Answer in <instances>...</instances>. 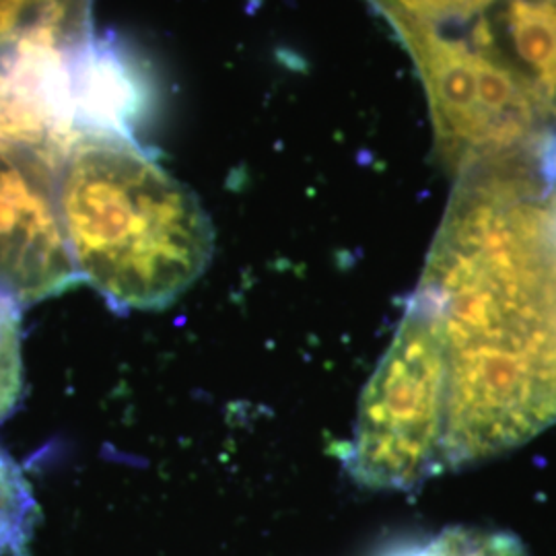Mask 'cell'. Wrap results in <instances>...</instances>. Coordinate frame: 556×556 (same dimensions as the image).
<instances>
[{
    "label": "cell",
    "instance_id": "4",
    "mask_svg": "<svg viewBox=\"0 0 556 556\" xmlns=\"http://www.w3.org/2000/svg\"><path fill=\"white\" fill-rule=\"evenodd\" d=\"M79 43L34 34L0 50V142L59 165L79 139L71 100V56Z\"/></svg>",
    "mask_w": 556,
    "mask_h": 556
},
{
    "label": "cell",
    "instance_id": "3",
    "mask_svg": "<svg viewBox=\"0 0 556 556\" xmlns=\"http://www.w3.org/2000/svg\"><path fill=\"white\" fill-rule=\"evenodd\" d=\"M77 280L60 223L56 165L0 142V298L34 305Z\"/></svg>",
    "mask_w": 556,
    "mask_h": 556
},
{
    "label": "cell",
    "instance_id": "6",
    "mask_svg": "<svg viewBox=\"0 0 556 556\" xmlns=\"http://www.w3.org/2000/svg\"><path fill=\"white\" fill-rule=\"evenodd\" d=\"M34 34L85 40L93 34L91 0H0V50Z\"/></svg>",
    "mask_w": 556,
    "mask_h": 556
},
{
    "label": "cell",
    "instance_id": "5",
    "mask_svg": "<svg viewBox=\"0 0 556 556\" xmlns=\"http://www.w3.org/2000/svg\"><path fill=\"white\" fill-rule=\"evenodd\" d=\"M71 100L79 139L139 142L140 130L157 114V75L126 40L91 34L71 56Z\"/></svg>",
    "mask_w": 556,
    "mask_h": 556
},
{
    "label": "cell",
    "instance_id": "1",
    "mask_svg": "<svg viewBox=\"0 0 556 556\" xmlns=\"http://www.w3.org/2000/svg\"><path fill=\"white\" fill-rule=\"evenodd\" d=\"M556 425V184L456 179L425 270L358 404L346 468L410 491Z\"/></svg>",
    "mask_w": 556,
    "mask_h": 556
},
{
    "label": "cell",
    "instance_id": "2",
    "mask_svg": "<svg viewBox=\"0 0 556 556\" xmlns=\"http://www.w3.org/2000/svg\"><path fill=\"white\" fill-rule=\"evenodd\" d=\"M60 223L77 277L116 309H161L215 252L199 199L139 142L80 137L56 165Z\"/></svg>",
    "mask_w": 556,
    "mask_h": 556
},
{
    "label": "cell",
    "instance_id": "7",
    "mask_svg": "<svg viewBox=\"0 0 556 556\" xmlns=\"http://www.w3.org/2000/svg\"><path fill=\"white\" fill-rule=\"evenodd\" d=\"M23 394L20 307L0 298V420L9 417Z\"/></svg>",
    "mask_w": 556,
    "mask_h": 556
}]
</instances>
